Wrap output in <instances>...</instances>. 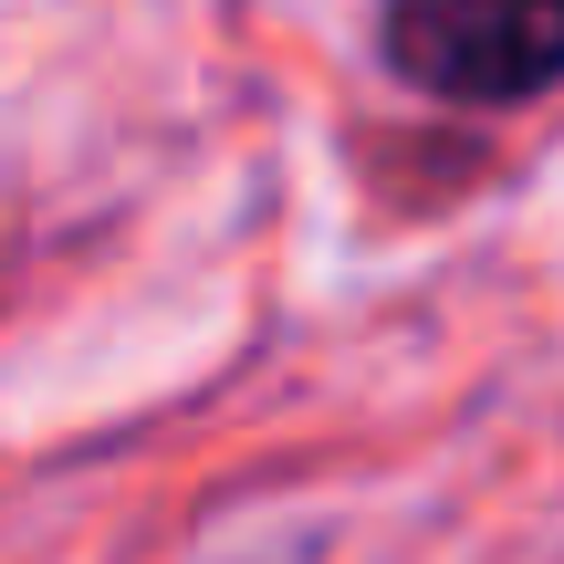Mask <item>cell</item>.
Listing matches in <instances>:
<instances>
[{
    "mask_svg": "<svg viewBox=\"0 0 564 564\" xmlns=\"http://www.w3.org/2000/svg\"><path fill=\"white\" fill-rule=\"evenodd\" d=\"M377 63L449 116L564 95V0H377Z\"/></svg>",
    "mask_w": 564,
    "mask_h": 564,
    "instance_id": "6da1fadb",
    "label": "cell"
}]
</instances>
